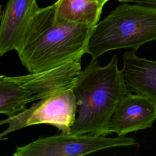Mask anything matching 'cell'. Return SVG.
<instances>
[{
  "mask_svg": "<svg viewBox=\"0 0 156 156\" xmlns=\"http://www.w3.org/2000/svg\"><path fill=\"white\" fill-rule=\"evenodd\" d=\"M93 27L60 17L54 4L40 8L30 20L16 50L29 73L81 62Z\"/></svg>",
  "mask_w": 156,
  "mask_h": 156,
  "instance_id": "cell-1",
  "label": "cell"
},
{
  "mask_svg": "<svg viewBox=\"0 0 156 156\" xmlns=\"http://www.w3.org/2000/svg\"><path fill=\"white\" fill-rule=\"evenodd\" d=\"M116 55L105 66L91 58L77 76L73 90L77 115L70 133L108 135L109 124L121 101L132 93L126 83Z\"/></svg>",
  "mask_w": 156,
  "mask_h": 156,
  "instance_id": "cell-2",
  "label": "cell"
},
{
  "mask_svg": "<svg viewBox=\"0 0 156 156\" xmlns=\"http://www.w3.org/2000/svg\"><path fill=\"white\" fill-rule=\"evenodd\" d=\"M156 40V7L124 2L117 6L93 27L87 53L98 59L110 51H137L147 42Z\"/></svg>",
  "mask_w": 156,
  "mask_h": 156,
  "instance_id": "cell-3",
  "label": "cell"
},
{
  "mask_svg": "<svg viewBox=\"0 0 156 156\" xmlns=\"http://www.w3.org/2000/svg\"><path fill=\"white\" fill-rule=\"evenodd\" d=\"M81 69L80 62H71L58 67L26 75L0 76V113L8 117L35 102L73 88Z\"/></svg>",
  "mask_w": 156,
  "mask_h": 156,
  "instance_id": "cell-4",
  "label": "cell"
},
{
  "mask_svg": "<svg viewBox=\"0 0 156 156\" xmlns=\"http://www.w3.org/2000/svg\"><path fill=\"white\" fill-rule=\"evenodd\" d=\"M77 115L76 98L73 88H68L34 102L29 108L0 121L7 127L0 134L5 139L8 134L36 124H49L61 133H70Z\"/></svg>",
  "mask_w": 156,
  "mask_h": 156,
  "instance_id": "cell-5",
  "label": "cell"
},
{
  "mask_svg": "<svg viewBox=\"0 0 156 156\" xmlns=\"http://www.w3.org/2000/svg\"><path fill=\"white\" fill-rule=\"evenodd\" d=\"M138 143L134 138L125 135L112 138L60 132L53 136L39 137L24 146H18L13 155L82 156L108 148L135 146Z\"/></svg>",
  "mask_w": 156,
  "mask_h": 156,
  "instance_id": "cell-6",
  "label": "cell"
},
{
  "mask_svg": "<svg viewBox=\"0 0 156 156\" xmlns=\"http://www.w3.org/2000/svg\"><path fill=\"white\" fill-rule=\"evenodd\" d=\"M156 119V104L147 98L132 93L121 101L111 118L108 135L124 136L150 128Z\"/></svg>",
  "mask_w": 156,
  "mask_h": 156,
  "instance_id": "cell-7",
  "label": "cell"
},
{
  "mask_svg": "<svg viewBox=\"0 0 156 156\" xmlns=\"http://www.w3.org/2000/svg\"><path fill=\"white\" fill-rule=\"evenodd\" d=\"M40 8L37 0H8L1 17V56L17 49L30 20Z\"/></svg>",
  "mask_w": 156,
  "mask_h": 156,
  "instance_id": "cell-8",
  "label": "cell"
},
{
  "mask_svg": "<svg viewBox=\"0 0 156 156\" xmlns=\"http://www.w3.org/2000/svg\"><path fill=\"white\" fill-rule=\"evenodd\" d=\"M136 52L130 49L122 55L121 71L124 81L132 92L156 104V62L140 57Z\"/></svg>",
  "mask_w": 156,
  "mask_h": 156,
  "instance_id": "cell-9",
  "label": "cell"
},
{
  "mask_svg": "<svg viewBox=\"0 0 156 156\" xmlns=\"http://www.w3.org/2000/svg\"><path fill=\"white\" fill-rule=\"evenodd\" d=\"M54 4L62 18L91 27L99 23L103 8L98 0H57Z\"/></svg>",
  "mask_w": 156,
  "mask_h": 156,
  "instance_id": "cell-10",
  "label": "cell"
},
{
  "mask_svg": "<svg viewBox=\"0 0 156 156\" xmlns=\"http://www.w3.org/2000/svg\"><path fill=\"white\" fill-rule=\"evenodd\" d=\"M121 2L136 3L140 4H145L156 7V0H118Z\"/></svg>",
  "mask_w": 156,
  "mask_h": 156,
  "instance_id": "cell-11",
  "label": "cell"
},
{
  "mask_svg": "<svg viewBox=\"0 0 156 156\" xmlns=\"http://www.w3.org/2000/svg\"><path fill=\"white\" fill-rule=\"evenodd\" d=\"M98 1H99V3L101 4V5L104 7V4H105L107 1H110V0H98Z\"/></svg>",
  "mask_w": 156,
  "mask_h": 156,
  "instance_id": "cell-12",
  "label": "cell"
}]
</instances>
